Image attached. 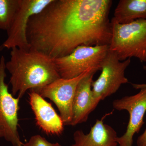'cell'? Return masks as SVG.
I'll return each mask as SVG.
<instances>
[{"label":"cell","instance_id":"cell-11","mask_svg":"<svg viewBox=\"0 0 146 146\" xmlns=\"http://www.w3.org/2000/svg\"><path fill=\"white\" fill-rule=\"evenodd\" d=\"M29 95L37 125L47 134L58 136L62 134L64 123L52 105L32 90H30Z\"/></svg>","mask_w":146,"mask_h":146},{"label":"cell","instance_id":"cell-3","mask_svg":"<svg viewBox=\"0 0 146 146\" xmlns=\"http://www.w3.org/2000/svg\"><path fill=\"white\" fill-rule=\"evenodd\" d=\"M112 35L109 50L121 61L135 57L146 62V19L121 25L111 20Z\"/></svg>","mask_w":146,"mask_h":146},{"label":"cell","instance_id":"cell-14","mask_svg":"<svg viewBox=\"0 0 146 146\" xmlns=\"http://www.w3.org/2000/svg\"><path fill=\"white\" fill-rule=\"evenodd\" d=\"M19 6V0H0V30L8 31Z\"/></svg>","mask_w":146,"mask_h":146},{"label":"cell","instance_id":"cell-13","mask_svg":"<svg viewBox=\"0 0 146 146\" xmlns=\"http://www.w3.org/2000/svg\"><path fill=\"white\" fill-rule=\"evenodd\" d=\"M139 19H146V0H121L112 21L126 25Z\"/></svg>","mask_w":146,"mask_h":146},{"label":"cell","instance_id":"cell-7","mask_svg":"<svg viewBox=\"0 0 146 146\" xmlns=\"http://www.w3.org/2000/svg\"><path fill=\"white\" fill-rule=\"evenodd\" d=\"M132 85L135 89H140L138 94L115 100L112 103L115 109L119 111L127 110L129 115L125 133L116 139L119 146H132L133 136L139 132L144 124L146 112V84H132Z\"/></svg>","mask_w":146,"mask_h":146},{"label":"cell","instance_id":"cell-8","mask_svg":"<svg viewBox=\"0 0 146 146\" xmlns=\"http://www.w3.org/2000/svg\"><path fill=\"white\" fill-rule=\"evenodd\" d=\"M52 0H19V6L13 23L7 31V36L1 48L11 49L18 48L29 50L31 47L27 37L30 18L40 13Z\"/></svg>","mask_w":146,"mask_h":146},{"label":"cell","instance_id":"cell-5","mask_svg":"<svg viewBox=\"0 0 146 146\" xmlns=\"http://www.w3.org/2000/svg\"><path fill=\"white\" fill-rule=\"evenodd\" d=\"M5 59L0 58V138H3L13 146H23L18 131V112L20 100L9 93L5 82Z\"/></svg>","mask_w":146,"mask_h":146},{"label":"cell","instance_id":"cell-6","mask_svg":"<svg viewBox=\"0 0 146 146\" xmlns=\"http://www.w3.org/2000/svg\"><path fill=\"white\" fill-rule=\"evenodd\" d=\"M130 63V58L120 61L117 54L109 49L101 66V74L91 85L95 99L100 102L115 94L122 84L128 82L125 72Z\"/></svg>","mask_w":146,"mask_h":146},{"label":"cell","instance_id":"cell-10","mask_svg":"<svg viewBox=\"0 0 146 146\" xmlns=\"http://www.w3.org/2000/svg\"><path fill=\"white\" fill-rule=\"evenodd\" d=\"M97 71L94 69L90 71L77 86L72 106L71 126L86 122L99 103L94 98L91 89L93 77Z\"/></svg>","mask_w":146,"mask_h":146},{"label":"cell","instance_id":"cell-4","mask_svg":"<svg viewBox=\"0 0 146 146\" xmlns=\"http://www.w3.org/2000/svg\"><path fill=\"white\" fill-rule=\"evenodd\" d=\"M109 49V45L80 46L70 54L54 61L60 78L70 79L91 69L100 70Z\"/></svg>","mask_w":146,"mask_h":146},{"label":"cell","instance_id":"cell-1","mask_svg":"<svg viewBox=\"0 0 146 146\" xmlns=\"http://www.w3.org/2000/svg\"><path fill=\"white\" fill-rule=\"evenodd\" d=\"M111 0H52L32 16L27 29L31 49L53 59L80 46L109 45Z\"/></svg>","mask_w":146,"mask_h":146},{"label":"cell","instance_id":"cell-12","mask_svg":"<svg viewBox=\"0 0 146 146\" xmlns=\"http://www.w3.org/2000/svg\"><path fill=\"white\" fill-rule=\"evenodd\" d=\"M111 114L106 113L100 120L97 119L87 134L82 130L75 131L73 134L74 143L70 146H117V131L104 122L105 118Z\"/></svg>","mask_w":146,"mask_h":146},{"label":"cell","instance_id":"cell-16","mask_svg":"<svg viewBox=\"0 0 146 146\" xmlns=\"http://www.w3.org/2000/svg\"><path fill=\"white\" fill-rule=\"evenodd\" d=\"M137 145L138 146H146V129L144 133L138 137Z\"/></svg>","mask_w":146,"mask_h":146},{"label":"cell","instance_id":"cell-9","mask_svg":"<svg viewBox=\"0 0 146 146\" xmlns=\"http://www.w3.org/2000/svg\"><path fill=\"white\" fill-rule=\"evenodd\" d=\"M94 69L86 71L75 78H58L46 86L31 90L39 94L44 98L49 99L53 102L59 110L64 125H70L72 106L77 86L79 82Z\"/></svg>","mask_w":146,"mask_h":146},{"label":"cell","instance_id":"cell-2","mask_svg":"<svg viewBox=\"0 0 146 146\" xmlns=\"http://www.w3.org/2000/svg\"><path fill=\"white\" fill-rule=\"evenodd\" d=\"M6 69L11 75V94L21 99L28 90L42 88L60 78L54 59L32 49H11Z\"/></svg>","mask_w":146,"mask_h":146},{"label":"cell","instance_id":"cell-15","mask_svg":"<svg viewBox=\"0 0 146 146\" xmlns=\"http://www.w3.org/2000/svg\"><path fill=\"white\" fill-rule=\"evenodd\" d=\"M23 146H62L56 143H52L39 135L31 136L29 141L23 144Z\"/></svg>","mask_w":146,"mask_h":146}]
</instances>
